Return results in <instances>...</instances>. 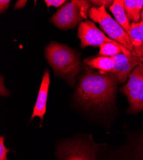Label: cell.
<instances>
[{
    "label": "cell",
    "instance_id": "d6986e66",
    "mask_svg": "<svg viewBox=\"0 0 143 160\" xmlns=\"http://www.w3.org/2000/svg\"><path fill=\"white\" fill-rule=\"evenodd\" d=\"M27 1H24V0H20V1H18V2H16L15 7H14V9H19V8H23L25 5L27 4Z\"/></svg>",
    "mask_w": 143,
    "mask_h": 160
},
{
    "label": "cell",
    "instance_id": "9a60e30c",
    "mask_svg": "<svg viewBox=\"0 0 143 160\" xmlns=\"http://www.w3.org/2000/svg\"><path fill=\"white\" fill-rule=\"evenodd\" d=\"M90 4L93 5L94 7H97L100 8L101 7H104L105 8H109L112 6V5L114 3V1H110V0H108V1H106V0H101V1H99V0H97V1H89Z\"/></svg>",
    "mask_w": 143,
    "mask_h": 160
},
{
    "label": "cell",
    "instance_id": "7c38bea8",
    "mask_svg": "<svg viewBox=\"0 0 143 160\" xmlns=\"http://www.w3.org/2000/svg\"><path fill=\"white\" fill-rule=\"evenodd\" d=\"M84 62L91 68L98 70L100 73L110 72L114 68V60L112 57H96L84 60Z\"/></svg>",
    "mask_w": 143,
    "mask_h": 160
},
{
    "label": "cell",
    "instance_id": "6da1fadb",
    "mask_svg": "<svg viewBox=\"0 0 143 160\" xmlns=\"http://www.w3.org/2000/svg\"><path fill=\"white\" fill-rule=\"evenodd\" d=\"M116 80L107 73H100L85 68L76 88V97L87 106L103 107L114 99Z\"/></svg>",
    "mask_w": 143,
    "mask_h": 160
},
{
    "label": "cell",
    "instance_id": "ac0fdd59",
    "mask_svg": "<svg viewBox=\"0 0 143 160\" xmlns=\"http://www.w3.org/2000/svg\"><path fill=\"white\" fill-rule=\"evenodd\" d=\"M10 1V0H1L0 1V12L3 13L8 8Z\"/></svg>",
    "mask_w": 143,
    "mask_h": 160
},
{
    "label": "cell",
    "instance_id": "277c9868",
    "mask_svg": "<svg viewBox=\"0 0 143 160\" xmlns=\"http://www.w3.org/2000/svg\"><path fill=\"white\" fill-rule=\"evenodd\" d=\"M89 16L94 22H98L109 38L118 42L136 56L128 34L121 26L114 20L106 10V8L93 7L89 11Z\"/></svg>",
    "mask_w": 143,
    "mask_h": 160
},
{
    "label": "cell",
    "instance_id": "5bb4252c",
    "mask_svg": "<svg viewBox=\"0 0 143 160\" xmlns=\"http://www.w3.org/2000/svg\"><path fill=\"white\" fill-rule=\"evenodd\" d=\"M121 53H124L126 55L135 56L132 52L126 49L121 44L117 42H106L100 46V56L112 57L115 55L121 54Z\"/></svg>",
    "mask_w": 143,
    "mask_h": 160
},
{
    "label": "cell",
    "instance_id": "e0dca14e",
    "mask_svg": "<svg viewBox=\"0 0 143 160\" xmlns=\"http://www.w3.org/2000/svg\"><path fill=\"white\" fill-rule=\"evenodd\" d=\"M44 2L46 4L47 7L49 8L51 6L59 7L66 2V1L65 0H46Z\"/></svg>",
    "mask_w": 143,
    "mask_h": 160
},
{
    "label": "cell",
    "instance_id": "7402d4cb",
    "mask_svg": "<svg viewBox=\"0 0 143 160\" xmlns=\"http://www.w3.org/2000/svg\"><path fill=\"white\" fill-rule=\"evenodd\" d=\"M139 59H140V63H141V64L143 65V57H140V58H139Z\"/></svg>",
    "mask_w": 143,
    "mask_h": 160
},
{
    "label": "cell",
    "instance_id": "2e32d148",
    "mask_svg": "<svg viewBox=\"0 0 143 160\" xmlns=\"http://www.w3.org/2000/svg\"><path fill=\"white\" fill-rule=\"evenodd\" d=\"M9 152L4 144V137L2 136L0 137V160H7V154Z\"/></svg>",
    "mask_w": 143,
    "mask_h": 160
},
{
    "label": "cell",
    "instance_id": "30bf717a",
    "mask_svg": "<svg viewBox=\"0 0 143 160\" xmlns=\"http://www.w3.org/2000/svg\"><path fill=\"white\" fill-rule=\"evenodd\" d=\"M134 47L136 57H143V22L131 23L130 30L128 33Z\"/></svg>",
    "mask_w": 143,
    "mask_h": 160
},
{
    "label": "cell",
    "instance_id": "7a4b0ae2",
    "mask_svg": "<svg viewBox=\"0 0 143 160\" xmlns=\"http://www.w3.org/2000/svg\"><path fill=\"white\" fill-rule=\"evenodd\" d=\"M45 55L49 65L57 74L73 83L80 69V62L74 51L64 44L51 42L46 48Z\"/></svg>",
    "mask_w": 143,
    "mask_h": 160
},
{
    "label": "cell",
    "instance_id": "9c48e42d",
    "mask_svg": "<svg viewBox=\"0 0 143 160\" xmlns=\"http://www.w3.org/2000/svg\"><path fill=\"white\" fill-rule=\"evenodd\" d=\"M49 83V73L48 70H46L43 77L41 85L39 91H38L31 119H33L35 117H38L41 118V121L43 120L44 115L46 112V103Z\"/></svg>",
    "mask_w": 143,
    "mask_h": 160
},
{
    "label": "cell",
    "instance_id": "5b68a950",
    "mask_svg": "<svg viewBox=\"0 0 143 160\" xmlns=\"http://www.w3.org/2000/svg\"><path fill=\"white\" fill-rule=\"evenodd\" d=\"M127 97L130 110L133 112L143 110V65H138L130 74L127 83L121 88Z\"/></svg>",
    "mask_w": 143,
    "mask_h": 160
},
{
    "label": "cell",
    "instance_id": "ffe728a7",
    "mask_svg": "<svg viewBox=\"0 0 143 160\" xmlns=\"http://www.w3.org/2000/svg\"><path fill=\"white\" fill-rule=\"evenodd\" d=\"M3 78L1 77V95L6 96L8 95L9 92L7 90V88H4V89L3 88Z\"/></svg>",
    "mask_w": 143,
    "mask_h": 160
},
{
    "label": "cell",
    "instance_id": "ba28073f",
    "mask_svg": "<svg viewBox=\"0 0 143 160\" xmlns=\"http://www.w3.org/2000/svg\"><path fill=\"white\" fill-rule=\"evenodd\" d=\"M61 152L64 160H93L91 150L80 143L65 145Z\"/></svg>",
    "mask_w": 143,
    "mask_h": 160
},
{
    "label": "cell",
    "instance_id": "44dd1931",
    "mask_svg": "<svg viewBox=\"0 0 143 160\" xmlns=\"http://www.w3.org/2000/svg\"><path fill=\"white\" fill-rule=\"evenodd\" d=\"M139 22H143V9L140 13V21Z\"/></svg>",
    "mask_w": 143,
    "mask_h": 160
},
{
    "label": "cell",
    "instance_id": "52a82bcc",
    "mask_svg": "<svg viewBox=\"0 0 143 160\" xmlns=\"http://www.w3.org/2000/svg\"><path fill=\"white\" fill-rule=\"evenodd\" d=\"M114 60V68L106 72L112 76L120 83H125L135 68L141 64L139 58L134 55H126L121 53L112 57Z\"/></svg>",
    "mask_w": 143,
    "mask_h": 160
},
{
    "label": "cell",
    "instance_id": "8992f818",
    "mask_svg": "<svg viewBox=\"0 0 143 160\" xmlns=\"http://www.w3.org/2000/svg\"><path fill=\"white\" fill-rule=\"evenodd\" d=\"M78 37L80 39V46L82 48L89 46H100L106 42H116L107 37L105 33L96 27L94 22L87 20L79 24Z\"/></svg>",
    "mask_w": 143,
    "mask_h": 160
},
{
    "label": "cell",
    "instance_id": "4fadbf2b",
    "mask_svg": "<svg viewBox=\"0 0 143 160\" xmlns=\"http://www.w3.org/2000/svg\"><path fill=\"white\" fill-rule=\"evenodd\" d=\"M124 8L128 19L132 23H139L143 9V0H123Z\"/></svg>",
    "mask_w": 143,
    "mask_h": 160
},
{
    "label": "cell",
    "instance_id": "8fae6325",
    "mask_svg": "<svg viewBox=\"0 0 143 160\" xmlns=\"http://www.w3.org/2000/svg\"><path fill=\"white\" fill-rule=\"evenodd\" d=\"M110 10L115 18L116 21L121 26V27L128 34L130 30L131 24L124 8L123 0V1L122 0H115L112 6L110 7Z\"/></svg>",
    "mask_w": 143,
    "mask_h": 160
},
{
    "label": "cell",
    "instance_id": "3957f363",
    "mask_svg": "<svg viewBox=\"0 0 143 160\" xmlns=\"http://www.w3.org/2000/svg\"><path fill=\"white\" fill-rule=\"evenodd\" d=\"M89 1L72 0L61 7L51 19V22L62 30L74 28L86 19L91 8Z\"/></svg>",
    "mask_w": 143,
    "mask_h": 160
}]
</instances>
